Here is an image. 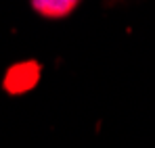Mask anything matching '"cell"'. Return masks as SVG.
Listing matches in <instances>:
<instances>
[{
	"instance_id": "obj_2",
	"label": "cell",
	"mask_w": 155,
	"mask_h": 148,
	"mask_svg": "<svg viewBox=\"0 0 155 148\" xmlns=\"http://www.w3.org/2000/svg\"><path fill=\"white\" fill-rule=\"evenodd\" d=\"M29 2L38 15H42L44 19L57 21V19L69 17L82 0H29Z\"/></svg>"
},
{
	"instance_id": "obj_1",
	"label": "cell",
	"mask_w": 155,
	"mask_h": 148,
	"mask_svg": "<svg viewBox=\"0 0 155 148\" xmlns=\"http://www.w3.org/2000/svg\"><path fill=\"white\" fill-rule=\"evenodd\" d=\"M40 65L36 61H21L13 65L4 75V90L8 94H25L34 90V86L40 79Z\"/></svg>"
}]
</instances>
